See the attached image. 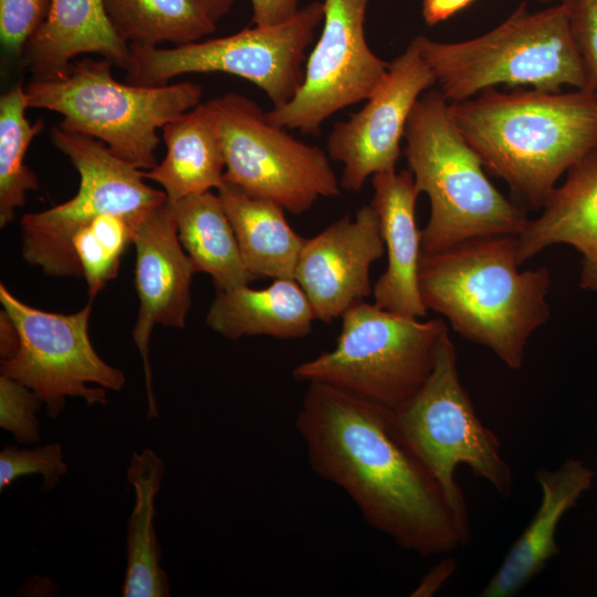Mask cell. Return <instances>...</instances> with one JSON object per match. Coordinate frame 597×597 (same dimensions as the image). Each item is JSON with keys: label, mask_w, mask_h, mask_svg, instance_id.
Returning a JSON list of instances; mask_svg holds the SVG:
<instances>
[{"label": "cell", "mask_w": 597, "mask_h": 597, "mask_svg": "<svg viewBox=\"0 0 597 597\" xmlns=\"http://www.w3.org/2000/svg\"><path fill=\"white\" fill-rule=\"evenodd\" d=\"M295 426L313 471L344 490L371 527L421 556L463 545L438 484L398 437L391 409L308 383Z\"/></svg>", "instance_id": "cell-1"}, {"label": "cell", "mask_w": 597, "mask_h": 597, "mask_svg": "<svg viewBox=\"0 0 597 597\" xmlns=\"http://www.w3.org/2000/svg\"><path fill=\"white\" fill-rule=\"evenodd\" d=\"M450 109L483 167L525 210L542 209L561 176L597 145L593 91L490 88Z\"/></svg>", "instance_id": "cell-2"}, {"label": "cell", "mask_w": 597, "mask_h": 597, "mask_svg": "<svg viewBox=\"0 0 597 597\" xmlns=\"http://www.w3.org/2000/svg\"><path fill=\"white\" fill-rule=\"evenodd\" d=\"M519 266L516 235H490L436 252L422 250L418 275L426 307L513 370L523 366L532 333L549 317V271Z\"/></svg>", "instance_id": "cell-3"}, {"label": "cell", "mask_w": 597, "mask_h": 597, "mask_svg": "<svg viewBox=\"0 0 597 597\" xmlns=\"http://www.w3.org/2000/svg\"><path fill=\"white\" fill-rule=\"evenodd\" d=\"M404 138L416 189L430 202L422 230L423 251L521 233L528 221L526 210L506 199L488 179L480 156L458 128L450 103L439 90H428L419 97Z\"/></svg>", "instance_id": "cell-4"}, {"label": "cell", "mask_w": 597, "mask_h": 597, "mask_svg": "<svg viewBox=\"0 0 597 597\" xmlns=\"http://www.w3.org/2000/svg\"><path fill=\"white\" fill-rule=\"evenodd\" d=\"M415 40L449 103L498 85L593 91L563 2L540 11L522 2L494 29L465 41Z\"/></svg>", "instance_id": "cell-5"}, {"label": "cell", "mask_w": 597, "mask_h": 597, "mask_svg": "<svg viewBox=\"0 0 597 597\" xmlns=\"http://www.w3.org/2000/svg\"><path fill=\"white\" fill-rule=\"evenodd\" d=\"M112 66L106 59L84 57L34 77L25 86L29 107L61 114V128L100 139L119 158L149 170L157 165V129L199 105L202 88L191 82L121 83Z\"/></svg>", "instance_id": "cell-6"}, {"label": "cell", "mask_w": 597, "mask_h": 597, "mask_svg": "<svg viewBox=\"0 0 597 597\" xmlns=\"http://www.w3.org/2000/svg\"><path fill=\"white\" fill-rule=\"evenodd\" d=\"M401 441L438 484L455 521L462 544L470 540L467 502L454 479L459 464L468 465L501 498L513 493L512 469L501 454L495 433L478 418L461 384L455 347L448 332L440 339L433 368L420 389L392 410Z\"/></svg>", "instance_id": "cell-7"}, {"label": "cell", "mask_w": 597, "mask_h": 597, "mask_svg": "<svg viewBox=\"0 0 597 597\" xmlns=\"http://www.w3.org/2000/svg\"><path fill=\"white\" fill-rule=\"evenodd\" d=\"M335 347L297 365L298 381L324 383L396 410L429 377L441 337L442 318L426 322L358 302L342 315Z\"/></svg>", "instance_id": "cell-8"}, {"label": "cell", "mask_w": 597, "mask_h": 597, "mask_svg": "<svg viewBox=\"0 0 597 597\" xmlns=\"http://www.w3.org/2000/svg\"><path fill=\"white\" fill-rule=\"evenodd\" d=\"M49 135L78 171L80 187L70 200L22 217V256L48 275L81 276L72 249V238L80 228L106 213L139 226L167 196L144 181L143 170L95 138L60 126L52 127Z\"/></svg>", "instance_id": "cell-9"}, {"label": "cell", "mask_w": 597, "mask_h": 597, "mask_svg": "<svg viewBox=\"0 0 597 597\" xmlns=\"http://www.w3.org/2000/svg\"><path fill=\"white\" fill-rule=\"evenodd\" d=\"M323 17V1H314L275 25H253L228 36L171 49L129 45L132 62L126 81L163 85L187 73L221 72L250 81L277 107L287 103L301 86L305 52Z\"/></svg>", "instance_id": "cell-10"}, {"label": "cell", "mask_w": 597, "mask_h": 597, "mask_svg": "<svg viewBox=\"0 0 597 597\" xmlns=\"http://www.w3.org/2000/svg\"><path fill=\"white\" fill-rule=\"evenodd\" d=\"M205 105L224 156L223 181L293 214L341 193L327 154L271 123L254 101L227 93Z\"/></svg>", "instance_id": "cell-11"}, {"label": "cell", "mask_w": 597, "mask_h": 597, "mask_svg": "<svg viewBox=\"0 0 597 597\" xmlns=\"http://www.w3.org/2000/svg\"><path fill=\"white\" fill-rule=\"evenodd\" d=\"M0 302L19 333V347L1 360V375L32 389L50 418L61 415L69 397L106 405V390L123 388L124 373L102 359L90 341L91 302L73 314L45 312L21 302L3 283Z\"/></svg>", "instance_id": "cell-12"}, {"label": "cell", "mask_w": 597, "mask_h": 597, "mask_svg": "<svg viewBox=\"0 0 597 597\" xmlns=\"http://www.w3.org/2000/svg\"><path fill=\"white\" fill-rule=\"evenodd\" d=\"M369 1H323V29L307 57L303 82L287 103L265 112L271 123L317 135L332 115L370 96L389 63L366 41Z\"/></svg>", "instance_id": "cell-13"}, {"label": "cell", "mask_w": 597, "mask_h": 597, "mask_svg": "<svg viewBox=\"0 0 597 597\" xmlns=\"http://www.w3.org/2000/svg\"><path fill=\"white\" fill-rule=\"evenodd\" d=\"M433 85L434 75L413 39L389 63L365 105L337 122L328 135V156L344 165L342 189L359 191L369 176L396 170L410 114Z\"/></svg>", "instance_id": "cell-14"}, {"label": "cell", "mask_w": 597, "mask_h": 597, "mask_svg": "<svg viewBox=\"0 0 597 597\" xmlns=\"http://www.w3.org/2000/svg\"><path fill=\"white\" fill-rule=\"evenodd\" d=\"M135 284L139 308L133 339L142 357L147 394V416H158L153 390L149 339L157 324L182 328L191 307V281L199 272L182 248L169 201L150 212L138 226Z\"/></svg>", "instance_id": "cell-15"}, {"label": "cell", "mask_w": 597, "mask_h": 597, "mask_svg": "<svg viewBox=\"0 0 597 597\" xmlns=\"http://www.w3.org/2000/svg\"><path fill=\"white\" fill-rule=\"evenodd\" d=\"M384 252L379 219L371 205L360 207L354 218L342 217L305 239L294 279L316 320L331 323L369 296L370 268Z\"/></svg>", "instance_id": "cell-16"}, {"label": "cell", "mask_w": 597, "mask_h": 597, "mask_svg": "<svg viewBox=\"0 0 597 597\" xmlns=\"http://www.w3.org/2000/svg\"><path fill=\"white\" fill-rule=\"evenodd\" d=\"M371 206L380 224L387 251V268L373 287L374 304L391 313L420 318L428 308L419 291L422 230L416 220L420 195L410 170L385 171L373 176Z\"/></svg>", "instance_id": "cell-17"}, {"label": "cell", "mask_w": 597, "mask_h": 597, "mask_svg": "<svg viewBox=\"0 0 597 597\" xmlns=\"http://www.w3.org/2000/svg\"><path fill=\"white\" fill-rule=\"evenodd\" d=\"M541 210L516 235L520 265L549 245L569 244L583 256L580 286L597 291V145L568 169Z\"/></svg>", "instance_id": "cell-18"}, {"label": "cell", "mask_w": 597, "mask_h": 597, "mask_svg": "<svg viewBox=\"0 0 597 597\" xmlns=\"http://www.w3.org/2000/svg\"><path fill=\"white\" fill-rule=\"evenodd\" d=\"M594 476V471L576 459L555 470H537L540 506L480 596H515L547 566L559 553L556 531L562 517L591 488Z\"/></svg>", "instance_id": "cell-19"}, {"label": "cell", "mask_w": 597, "mask_h": 597, "mask_svg": "<svg viewBox=\"0 0 597 597\" xmlns=\"http://www.w3.org/2000/svg\"><path fill=\"white\" fill-rule=\"evenodd\" d=\"M85 53L125 71L132 62L130 48L114 31L104 0H51L46 20L22 54L34 77L56 74Z\"/></svg>", "instance_id": "cell-20"}, {"label": "cell", "mask_w": 597, "mask_h": 597, "mask_svg": "<svg viewBox=\"0 0 597 597\" xmlns=\"http://www.w3.org/2000/svg\"><path fill=\"white\" fill-rule=\"evenodd\" d=\"M315 320L295 279H276L259 290L242 285L217 291L206 316L208 327L231 341L248 336L300 338L311 333Z\"/></svg>", "instance_id": "cell-21"}, {"label": "cell", "mask_w": 597, "mask_h": 597, "mask_svg": "<svg viewBox=\"0 0 597 597\" xmlns=\"http://www.w3.org/2000/svg\"><path fill=\"white\" fill-rule=\"evenodd\" d=\"M217 190L234 230L244 265L254 280L294 279L305 238L289 224L284 209L227 181Z\"/></svg>", "instance_id": "cell-22"}, {"label": "cell", "mask_w": 597, "mask_h": 597, "mask_svg": "<svg viewBox=\"0 0 597 597\" xmlns=\"http://www.w3.org/2000/svg\"><path fill=\"white\" fill-rule=\"evenodd\" d=\"M163 136L166 157L143 175L164 188L168 201L211 191L222 185L224 156L205 104L167 123Z\"/></svg>", "instance_id": "cell-23"}, {"label": "cell", "mask_w": 597, "mask_h": 597, "mask_svg": "<svg viewBox=\"0 0 597 597\" xmlns=\"http://www.w3.org/2000/svg\"><path fill=\"white\" fill-rule=\"evenodd\" d=\"M165 475L163 459L151 449L134 452L127 480L135 504L127 522L126 569L123 597H168L170 584L161 567V549L154 526L155 500Z\"/></svg>", "instance_id": "cell-24"}, {"label": "cell", "mask_w": 597, "mask_h": 597, "mask_svg": "<svg viewBox=\"0 0 597 597\" xmlns=\"http://www.w3.org/2000/svg\"><path fill=\"white\" fill-rule=\"evenodd\" d=\"M169 203L182 248L198 271L211 276L217 291H230L255 281L244 265L218 193H196Z\"/></svg>", "instance_id": "cell-25"}, {"label": "cell", "mask_w": 597, "mask_h": 597, "mask_svg": "<svg viewBox=\"0 0 597 597\" xmlns=\"http://www.w3.org/2000/svg\"><path fill=\"white\" fill-rule=\"evenodd\" d=\"M116 34L128 45L200 41L219 19L205 0H104Z\"/></svg>", "instance_id": "cell-26"}, {"label": "cell", "mask_w": 597, "mask_h": 597, "mask_svg": "<svg viewBox=\"0 0 597 597\" xmlns=\"http://www.w3.org/2000/svg\"><path fill=\"white\" fill-rule=\"evenodd\" d=\"M25 86L21 81L0 97V227L15 219V210L25 203L27 192L36 190L39 181L24 164L33 138L44 128V121L31 124Z\"/></svg>", "instance_id": "cell-27"}, {"label": "cell", "mask_w": 597, "mask_h": 597, "mask_svg": "<svg viewBox=\"0 0 597 597\" xmlns=\"http://www.w3.org/2000/svg\"><path fill=\"white\" fill-rule=\"evenodd\" d=\"M137 228L126 217L106 213L74 233L72 249L87 283L91 300L117 275L122 255L133 243Z\"/></svg>", "instance_id": "cell-28"}, {"label": "cell", "mask_w": 597, "mask_h": 597, "mask_svg": "<svg viewBox=\"0 0 597 597\" xmlns=\"http://www.w3.org/2000/svg\"><path fill=\"white\" fill-rule=\"evenodd\" d=\"M67 471L62 447L57 442L34 448L7 446L0 452V491L28 474H41L42 489L49 491L57 485Z\"/></svg>", "instance_id": "cell-29"}, {"label": "cell", "mask_w": 597, "mask_h": 597, "mask_svg": "<svg viewBox=\"0 0 597 597\" xmlns=\"http://www.w3.org/2000/svg\"><path fill=\"white\" fill-rule=\"evenodd\" d=\"M42 399L29 387L6 375L0 376V427L19 444L33 446L41 440L38 411Z\"/></svg>", "instance_id": "cell-30"}, {"label": "cell", "mask_w": 597, "mask_h": 597, "mask_svg": "<svg viewBox=\"0 0 597 597\" xmlns=\"http://www.w3.org/2000/svg\"><path fill=\"white\" fill-rule=\"evenodd\" d=\"M51 0H0V40L3 49L20 55L48 18Z\"/></svg>", "instance_id": "cell-31"}, {"label": "cell", "mask_w": 597, "mask_h": 597, "mask_svg": "<svg viewBox=\"0 0 597 597\" xmlns=\"http://www.w3.org/2000/svg\"><path fill=\"white\" fill-rule=\"evenodd\" d=\"M597 94V0H561Z\"/></svg>", "instance_id": "cell-32"}, {"label": "cell", "mask_w": 597, "mask_h": 597, "mask_svg": "<svg viewBox=\"0 0 597 597\" xmlns=\"http://www.w3.org/2000/svg\"><path fill=\"white\" fill-rule=\"evenodd\" d=\"M252 23L270 27L283 23L300 10V0H250Z\"/></svg>", "instance_id": "cell-33"}, {"label": "cell", "mask_w": 597, "mask_h": 597, "mask_svg": "<svg viewBox=\"0 0 597 597\" xmlns=\"http://www.w3.org/2000/svg\"><path fill=\"white\" fill-rule=\"evenodd\" d=\"M457 563L452 558L442 559L431 568L412 590L411 596L428 597L434 595L455 570Z\"/></svg>", "instance_id": "cell-34"}, {"label": "cell", "mask_w": 597, "mask_h": 597, "mask_svg": "<svg viewBox=\"0 0 597 597\" xmlns=\"http://www.w3.org/2000/svg\"><path fill=\"white\" fill-rule=\"evenodd\" d=\"M474 0H421L422 17L429 25H434L451 18L470 6Z\"/></svg>", "instance_id": "cell-35"}, {"label": "cell", "mask_w": 597, "mask_h": 597, "mask_svg": "<svg viewBox=\"0 0 597 597\" xmlns=\"http://www.w3.org/2000/svg\"><path fill=\"white\" fill-rule=\"evenodd\" d=\"M19 347V333L10 316L0 312V356L1 360L11 358Z\"/></svg>", "instance_id": "cell-36"}, {"label": "cell", "mask_w": 597, "mask_h": 597, "mask_svg": "<svg viewBox=\"0 0 597 597\" xmlns=\"http://www.w3.org/2000/svg\"><path fill=\"white\" fill-rule=\"evenodd\" d=\"M220 20L231 8L233 0H205Z\"/></svg>", "instance_id": "cell-37"}, {"label": "cell", "mask_w": 597, "mask_h": 597, "mask_svg": "<svg viewBox=\"0 0 597 597\" xmlns=\"http://www.w3.org/2000/svg\"><path fill=\"white\" fill-rule=\"evenodd\" d=\"M535 1H540V2H551L553 0H535Z\"/></svg>", "instance_id": "cell-38"}]
</instances>
